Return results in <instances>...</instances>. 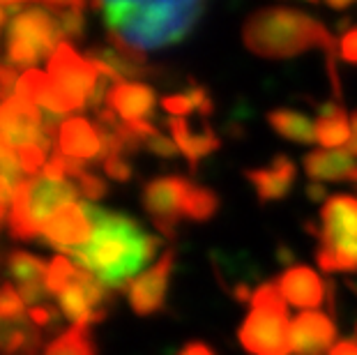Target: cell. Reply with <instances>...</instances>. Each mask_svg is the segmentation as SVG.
Listing matches in <instances>:
<instances>
[{
  "mask_svg": "<svg viewBox=\"0 0 357 355\" xmlns=\"http://www.w3.org/2000/svg\"><path fill=\"white\" fill-rule=\"evenodd\" d=\"M194 183L180 176L155 178L143 187V208L166 238L176 236V226L185 217V208Z\"/></svg>",
  "mask_w": 357,
  "mask_h": 355,
  "instance_id": "obj_10",
  "label": "cell"
},
{
  "mask_svg": "<svg viewBox=\"0 0 357 355\" xmlns=\"http://www.w3.org/2000/svg\"><path fill=\"white\" fill-rule=\"evenodd\" d=\"M0 141L14 150L40 146L49 153L53 148V139L44 132V116L40 107L21 95L0 102Z\"/></svg>",
  "mask_w": 357,
  "mask_h": 355,
  "instance_id": "obj_9",
  "label": "cell"
},
{
  "mask_svg": "<svg viewBox=\"0 0 357 355\" xmlns=\"http://www.w3.org/2000/svg\"><path fill=\"white\" fill-rule=\"evenodd\" d=\"M318 236V266L325 273H357V199L330 196L321 208V224L311 226Z\"/></svg>",
  "mask_w": 357,
  "mask_h": 355,
  "instance_id": "obj_5",
  "label": "cell"
},
{
  "mask_svg": "<svg viewBox=\"0 0 357 355\" xmlns=\"http://www.w3.org/2000/svg\"><path fill=\"white\" fill-rule=\"evenodd\" d=\"M49 77L60 93L74 104V109L81 111L104 74L90 58L79 56L70 42H60L49 58Z\"/></svg>",
  "mask_w": 357,
  "mask_h": 355,
  "instance_id": "obj_8",
  "label": "cell"
},
{
  "mask_svg": "<svg viewBox=\"0 0 357 355\" xmlns=\"http://www.w3.org/2000/svg\"><path fill=\"white\" fill-rule=\"evenodd\" d=\"M305 171L311 180H353L357 183V162L348 150H314L305 157Z\"/></svg>",
  "mask_w": 357,
  "mask_h": 355,
  "instance_id": "obj_19",
  "label": "cell"
},
{
  "mask_svg": "<svg viewBox=\"0 0 357 355\" xmlns=\"http://www.w3.org/2000/svg\"><path fill=\"white\" fill-rule=\"evenodd\" d=\"M28 321L37 328H47L56 321V309L51 305H37L28 309Z\"/></svg>",
  "mask_w": 357,
  "mask_h": 355,
  "instance_id": "obj_39",
  "label": "cell"
},
{
  "mask_svg": "<svg viewBox=\"0 0 357 355\" xmlns=\"http://www.w3.org/2000/svg\"><path fill=\"white\" fill-rule=\"evenodd\" d=\"M60 26L47 7H26L7 28V65L35 70L44 56L58 49Z\"/></svg>",
  "mask_w": 357,
  "mask_h": 355,
  "instance_id": "obj_7",
  "label": "cell"
},
{
  "mask_svg": "<svg viewBox=\"0 0 357 355\" xmlns=\"http://www.w3.org/2000/svg\"><path fill=\"white\" fill-rule=\"evenodd\" d=\"M79 187L72 180H53L49 176L28 178L14 194L10 210V231L19 240H33L42 233L44 224L56 217L60 210L77 206Z\"/></svg>",
  "mask_w": 357,
  "mask_h": 355,
  "instance_id": "obj_4",
  "label": "cell"
},
{
  "mask_svg": "<svg viewBox=\"0 0 357 355\" xmlns=\"http://www.w3.org/2000/svg\"><path fill=\"white\" fill-rule=\"evenodd\" d=\"M106 107L116 113L123 123H148V118L155 113L157 97L155 90L146 86V83L118 81L109 90Z\"/></svg>",
  "mask_w": 357,
  "mask_h": 355,
  "instance_id": "obj_14",
  "label": "cell"
},
{
  "mask_svg": "<svg viewBox=\"0 0 357 355\" xmlns=\"http://www.w3.org/2000/svg\"><path fill=\"white\" fill-rule=\"evenodd\" d=\"M268 123L272 125V130L281 134L284 139H291L298 143H316V123H311L302 113L277 109L268 113Z\"/></svg>",
  "mask_w": 357,
  "mask_h": 355,
  "instance_id": "obj_23",
  "label": "cell"
},
{
  "mask_svg": "<svg viewBox=\"0 0 357 355\" xmlns=\"http://www.w3.org/2000/svg\"><path fill=\"white\" fill-rule=\"evenodd\" d=\"M3 19H7V14L3 10V5H0V26H3Z\"/></svg>",
  "mask_w": 357,
  "mask_h": 355,
  "instance_id": "obj_45",
  "label": "cell"
},
{
  "mask_svg": "<svg viewBox=\"0 0 357 355\" xmlns=\"http://www.w3.org/2000/svg\"><path fill=\"white\" fill-rule=\"evenodd\" d=\"M169 130L176 139V146L180 148V155L187 157V162L192 169L199 166V162L205 155L215 153L219 148V139L217 134L212 132L210 125H205L201 132H192V127L185 118H169Z\"/></svg>",
  "mask_w": 357,
  "mask_h": 355,
  "instance_id": "obj_20",
  "label": "cell"
},
{
  "mask_svg": "<svg viewBox=\"0 0 357 355\" xmlns=\"http://www.w3.org/2000/svg\"><path fill=\"white\" fill-rule=\"evenodd\" d=\"M17 95L26 97L35 104V107L44 109L51 116H67V113L77 111L74 104L56 88V83L51 81L49 74H44L40 70H26L19 79Z\"/></svg>",
  "mask_w": 357,
  "mask_h": 355,
  "instance_id": "obj_17",
  "label": "cell"
},
{
  "mask_svg": "<svg viewBox=\"0 0 357 355\" xmlns=\"http://www.w3.org/2000/svg\"><path fill=\"white\" fill-rule=\"evenodd\" d=\"M143 148L150 150V153L157 155V157H166V160H171V157H176L180 153V148L176 146V141L166 139L164 134H159V132H155L153 137L146 139Z\"/></svg>",
  "mask_w": 357,
  "mask_h": 355,
  "instance_id": "obj_36",
  "label": "cell"
},
{
  "mask_svg": "<svg viewBox=\"0 0 357 355\" xmlns=\"http://www.w3.org/2000/svg\"><path fill=\"white\" fill-rule=\"evenodd\" d=\"M279 296L284 298L286 305L298 307L302 312H316L325 302V282L307 266L288 268L277 282Z\"/></svg>",
  "mask_w": 357,
  "mask_h": 355,
  "instance_id": "obj_13",
  "label": "cell"
},
{
  "mask_svg": "<svg viewBox=\"0 0 357 355\" xmlns=\"http://www.w3.org/2000/svg\"><path fill=\"white\" fill-rule=\"evenodd\" d=\"M252 312L240 326V344L249 355H291V323L286 302L275 284H263L252 293Z\"/></svg>",
  "mask_w": 357,
  "mask_h": 355,
  "instance_id": "obj_6",
  "label": "cell"
},
{
  "mask_svg": "<svg viewBox=\"0 0 357 355\" xmlns=\"http://www.w3.org/2000/svg\"><path fill=\"white\" fill-rule=\"evenodd\" d=\"M19 155V162L24 166L26 176L28 178H35L37 173L44 171V166H47V150H42L40 146H28V148H21L17 150Z\"/></svg>",
  "mask_w": 357,
  "mask_h": 355,
  "instance_id": "obj_33",
  "label": "cell"
},
{
  "mask_svg": "<svg viewBox=\"0 0 357 355\" xmlns=\"http://www.w3.org/2000/svg\"><path fill=\"white\" fill-rule=\"evenodd\" d=\"M330 355H357V342L355 339H344V342L334 344Z\"/></svg>",
  "mask_w": 357,
  "mask_h": 355,
  "instance_id": "obj_43",
  "label": "cell"
},
{
  "mask_svg": "<svg viewBox=\"0 0 357 355\" xmlns=\"http://www.w3.org/2000/svg\"><path fill=\"white\" fill-rule=\"evenodd\" d=\"M102 169L109 178L118 180V183H127L132 178V164H129L123 155H113V157H106L102 162Z\"/></svg>",
  "mask_w": 357,
  "mask_h": 355,
  "instance_id": "obj_35",
  "label": "cell"
},
{
  "mask_svg": "<svg viewBox=\"0 0 357 355\" xmlns=\"http://www.w3.org/2000/svg\"><path fill=\"white\" fill-rule=\"evenodd\" d=\"M74 275H77V273H74ZM56 298H58L60 312H63L67 319L74 323V326H77V323H86V326H93V323H100V321L106 319L104 314H97L95 309L90 307L86 291L81 289V284L74 277H72L70 286H67L65 291H60Z\"/></svg>",
  "mask_w": 357,
  "mask_h": 355,
  "instance_id": "obj_22",
  "label": "cell"
},
{
  "mask_svg": "<svg viewBox=\"0 0 357 355\" xmlns=\"http://www.w3.org/2000/svg\"><path fill=\"white\" fill-rule=\"evenodd\" d=\"M83 213L93 224V238L77 249H63L74 266L95 275L109 289H123L132 277L139 275L159 252V238L148 236L132 217L81 203Z\"/></svg>",
  "mask_w": 357,
  "mask_h": 355,
  "instance_id": "obj_1",
  "label": "cell"
},
{
  "mask_svg": "<svg viewBox=\"0 0 357 355\" xmlns=\"http://www.w3.org/2000/svg\"><path fill=\"white\" fill-rule=\"evenodd\" d=\"M44 355H97V346L90 335V326L77 323L47 346Z\"/></svg>",
  "mask_w": 357,
  "mask_h": 355,
  "instance_id": "obj_26",
  "label": "cell"
},
{
  "mask_svg": "<svg viewBox=\"0 0 357 355\" xmlns=\"http://www.w3.org/2000/svg\"><path fill=\"white\" fill-rule=\"evenodd\" d=\"M247 180L254 185L256 196L261 203L279 201L291 192L295 183V166L284 155H277L268 169H254L247 171Z\"/></svg>",
  "mask_w": 357,
  "mask_h": 355,
  "instance_id": "obj_18",
  "label": "cell"
},
{
  "mask_svg": "<svg viewBox=\"0 0 357 355\" xmlns=\"http://www.w3.org/2000/svg\"><path fill=\"white\" fill-rule=\"evenodd\" d=\"M178 355H215V351L203 342H192V344H187Z\"/></svg>",
  "mask_w": 357,
  "mask_h": 355,
  "instance_id": "obj_42",
  "label": "cell"
},
{
  "mask_svg": "<svg viewBox=\"0 0 357 355\" xmlns=\"http://www.w3.org/2000/svg\"><path fill=\"white\" fill-rule=\"evenodd\" d=\"M337 326L328 314L302 312L291 323V349L295 355H318L334 349Z\"/></svg>",
  "mask_w": 357,
  "mask_h": 355,
  "instance_id": "obj_12",
  "label": "cell"
},
{
  "mask_svg": "<svg viewBox=\"0 0 357 355\" xmlns=\"http://www.w3.org/2000/svg\"><path fill=\"white\" fill-rule=\"evenodd\" d=\"M104 12L113 49L146 63V54L182 42L208 10L205 3H93Z\"/></svg>",
  "mask_w": 357,
  "mask_h": 355,
  "instance_id": "obj_2",
  "label": "cell"
},
{
  "mask_svg": "<svg viewBox=\"0 0 357 355\" xmlns=\"http://www.w3.org/2000/svg\"><path fill=\"white\" fill-rule=\"evenodd\" d=\"M74 273H77V266H74L72 259H67V256L58 254L53 256V261L49 263V275H47V291L49 293H58L65 291L67 286H70Z\"/></svg>",
  "mask_w": 357,
  "mask_h": 355,
  "instance_id": "obj_30",
  "label": "cell"
},
{
  "mask_svg": "<svg viewBox=\"0 0 357 355\" xmlns=\"http://www.w3.org/2000/svg\"><path fill=\"white\" fill-rule=\"evenodd\" d=\"M26 302L12 284L0 286V321H24Z\"/></svg>",
  "mask_w": 357,
  "mask_h": 355,
  "instance_id": "obj_32",
  "label": "cell"
},
{
  "mask_svg": "<svg viewBox=\"0 0 357 355\" xmlns=\"http://www.w3.org/2000/svg\"><path fill=\"white\" fill-rule=\"evenodd\" d=\"M173 263H176V254L166 252L153 268L127 284V298H129V305L134 309V314L153 316L164 307L166 291H169V282L173 273Z\"/></svg>",
  "mask_w": 357,
  "mask_h": 355,
  "instance_id": "obj_11",
  "label": "cell"
},
{
  "mask_svg": "<svg viewBox=\"0 0 357 355\" xmlns=\"http://www.w3.org/2000/svg\"><path fill=\"white\" fill-rule=\"evenodd\" d=\"M0 178H5L14 190H19L28 180L24 166L19 162V155L14 153V148H10L3 141H0Z\"/></svg>",
  "mask_w": 357,
  "mask_h": 355,
  "instance_id": "obj_31",
  "label": "cell"
},
{
  "mask_svg": "<svg viewBox=\"0 0 357 355\" xmlns=\"http://www.w3.org/2000/svg\"><path fill=\"white\" fill-rule=\"evenodd\" d=\"M88 58L95 60V63H102L106 70L113 72L116 77L123 81V79H139V77H146L150 72L146 63L136 58H129L125 54H120L118 49H106V47H95L88 51Z\"/></svg>",
  "mask_w": 357,
  "mask_h": 355,
  "instance_id": "obj_25",
  "label": "cell"
},
{
  "mask_svg": "<svg viewBox=\"0 0 357 355\" xmlns=\"http://www.w3.org/2000/svg\"><path fill=\"white\" fill-rule=\"evenodd\" d=\"M14 194H17V190L7 183L5 178H0V222H5L7 217V206H12L14 203Z\"/></svg>",
  "mask_w": 357,
  "mask_h": 355,
  "instance_id": "obj_41",
  "label": "cell"
},
{
  "mask_svg": "<svg viewBox=\"0 0 357 355\" xmlns=\"http://www.w3.org/2000/svg\"><path fill=\"white\" fill-rule=\"evenodd\" d=\"M339 56L344 58L346 63L357 65V28H351L339 40Z\"/></svg>",
  "mask_w": 357,
  "mask_h": 355,
  "instance_id": "obj_40",
  "label": "cell"
},
{
  "mask_svg": "<svg viewBox=\"0 0 357 355\" xmlns=\"http://www.w3.org/2000/svg\"><path fill=\"white\" fill-rule=\"evenodd\" d=\"M40 236L47 243L56 245L58 249H77L90 243L93 224H90V219L83 213L81 203H77V206L60 210L56 217L49 219Z\"/></svg>",
  "mask_w": 357,
  "mask_h": 355,
  "instance_id": "obj_15",
  "label": "cell"
},
{
  "mask_svg": "<svg viewBox=\"0 0 357 355\" xmlns=\"http://www.w3.org/2000/svg\"><path fill=\"white\" fill-rule=\"evenodd\" d=\"M58 150L72 160L90 162L102 160V137L86 118H67L58 132Z\"/></svg>",
  "mask_w": 357,
  "mask_h": 355,
  "instance_id": "obj_16",
  "label": "cell"
},
{
  "mask_svg": "<svg viewBox=\"0 0 357 355\" xmlns=\"http://www.w3.org/2000/svg\"><path fill=\"white\" fill-rule=\"evenodd\" d=\"M351 130H353V139L351 143L346 146V150L351 153L353 157H357V111L353 113V118H351Z\"/></svg>",
  "mask_w": 357,
  "mask_h": 355,
  "instance_id": "obj_44",
  "label": "cell"
},
{
  "mask_svg": "<svg viewBox=\"0 0 357 355\" xmlns=\"http://www.w3.org/2000/svg\"><path fill=\"white\" fill-rule=\"evenodd\" d=\"M7 273L17 282V286L47 284L49 266L28 252H12L7 256Z\"/></svg>",
  "mask_w": 357,
  "mask_h": 355,
  "instance_id": "obj_27",
  "label": "cell"
},
{
  "mask_svg": "<svg viewBox=\"0 0 357 355\" xmlns=\"http://www.w3.org/2000/svg\"><path fill=\"white\" fill-rule=\"evenodd\" d=\"M217 206H219V199L215 192L208 190V187L194 185L192 194H189L187 208H185V217L192 219V222H205V219H210L217 213Z\"/></svg>",
  "mask_w": 357,
  "mask_h": 355,
  "instance_id": "obj_29",
  "label": "cell"
},
{
  "mask_svg": "<svg viewBox=\"0 0 357 355\" xmlns=\"http://www.w3.org/2000/svg\"><path fill=\"white\" fill-rule=\"evenodd\" d=\"M242 37H245L247 49L261 58H293L309 49H323L330 60V79L334 93L339 95V79L337 67H334L337 44H334L330 30L318 19L300 10L268 7V10L254 12L247 19L245 28H242Z\"/></svg>",
  "mask_w": 357,
  "mask_h": 355,
  "instance_id": "obj_3",
  "label": "cell"
},
{
  "mask_svg": "<svg viewBox=\"0 0 357 355\" xmlns=\"http://www.w3.org/2000/svg\"><path fill=\"white\" fill-rule=\"evenodd\" d=\"M351 139H353V130H351V120H348L346 111L337 107V104H328L316 120V141L321 143L323 148L337 150V148L348 146Z\"/></svg>",
  "mask_w": 357,
  "mask_h": 355,
  "instance_id": "obj_21",
  "label": "cell"
},
{
  "mask_svg": "<svg viewBox=\"0 0 357 355\" xmlns=\"http://www.w3.org/2000/svg\"><path fill=\"white\" fill-rule=\"evenodd\" d=\"M77 183H79V192L86 196V201H100L106 196V190H109L104 180L100 176H95L93 171H83L77 178Z\"/></svg>",
  "mask_w": 357,
  "mask_h": 355,
  "instance_id": "obj_34",
  "label": "cell"
},
{
  "mask_svg": "<svg viewBox=\"0 0 357 355\" xmlns=\"http://www.w3.org/2000/svg\"><path fill=\"white\" fill-rule=\"evenodd\" d=\"M19 74L14 67L10 65H0V100L7 102L10 97L17 95V88H19Z\"/></svg>",
  "mask_w": 357,
  "mask_h": 355,
  "instance_id": "obj_38",
  "label": "cell"
},
{
  "mask_svg": "<svg viewBox=\"0 0 357 355\" xmlns=\"http://www.w3.org/2000/svg\"><path fill=\"white\" fill-rule=\"evenodd\" d=\"M40 335L33 330V323L24 321H0V355H35Z\"/></svg>",
  "mask_w": 357,
  "mask_h": 355,
  "instance_id": "obj_24",
  "label": "cell"
},
{
  "mask_svg": "<svg viewBox=\"0 0 357 355\" xmlns=\"http://www.w3.org/2000/svg\"><path fill=\"white\" fill-rule=\"evenodd\" d=\"M42 7H47V10L56 17L58 26H60V33L63 37H72V40H77V37L83 35V30H86V3H44Z\"/></svg>",
  "mask_w": 357,
  "mask_h": 355,
  "instance_id": "obj_28",
  "label": "cell"
},
{
  "mask_svg": "<svg viewBox=\"0 0 357 355\" xmlns=\"http://www.w3.org/2000/svg\"><path fill=\"white\" fill-rule=\"evenodd\" d=\"M162 107H164V111H169L173 118H185L187 113L196 111V107H194V102H192V97H189V93L164 97Z\"/></svg>",
  "mask_w": 357,
  "mask_h": 355,
  "instance_id": "obj_37",
  "label": "cell"
}]
</instances>
